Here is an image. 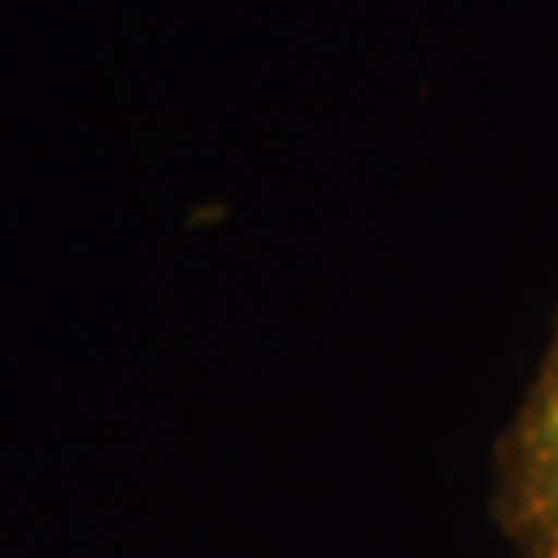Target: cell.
Instances as JSON below:
<instances>
[{"label":"cell","instance_id":"cell-1","mask_svg":"<svg viewBox=\"0 0 558 558\" xmlns=\"http://www.w3.org/2000/svg\"><path fill=\"white\" fill-rule=\"evenodd\" d=\"M500 521L525 558H558V327L500 447Z\"/></svg>","mask_w":558,"mask_h":558}]
</instances>
